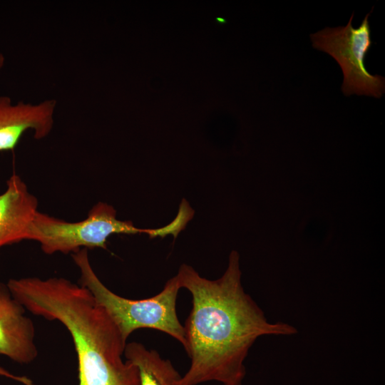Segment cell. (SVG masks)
Masks as SVG:
<instances>
[{
    "label": "cell",
    "mask_w": 385,
    "mask_h": 385,
    "mask_svg": "<svg viewBox=\"0 0 385 385\" xmlns=\"http://www.w3.org/2000/svg\"><path fill=\"white\" fill-rule=\"evenodd\" d=\"M189 221V215L178 210L173 221L164 227L138 228L130 220H118L113 206L100 202L89 210L86 218L77 222H68L38 211L31 225L29 240L38 242L47 255L73 254L81 249H106L107 240L113 234H147L150 237L172 235L175 238Z\"/></svg>",
    "instance_id": "3"
},
{
    "label": "cell",
    "mask_w": 385,
    "mask_h": 385,
    "mask_svg": "<svg viewBox=\"0 0 385 385\" xmlns=\"http://www.w3.org/2000/svg\"><path fill=\"white\" fill-rule=\"evenodd\" d=\"M80 271V284L87 288L107 311L126 342L134 331L149 328L166 333L185 348L184 327L176 312V300L181 288L177 276L170 279L158 294L143 299H130L110 290L98 278L89 260L87 249L73 254Z\"/></svg>",
    "instance_id": "4"
},
{
    "label": "cell",
    "mask_w": 385,
    "mask_h": 385,
    "mask_svg": "<svg viewBox=\"0 0 385 385\" xmlns=\"http://www.w3.org/2000/svg\"><path fill=\"white\" fill-rule=\"evenodd\" d=\"M26 309L0 282V354L19 364H29L38 355L35 329Z\"/></svg>",
    "instance_id": "7"
},
{
    "label": "cell",
    "mask_w": 385,
    "mask_h": 385,
    "mask_svg": "<svg viewBox=\"0 0 385 385\" xmlns=\"http://www.w3.org/2000/svg\"><path fill=\"white\" fill-rule=\"evenodd\" d=\"M123 354L136 366L140 385H175L181 378L170 360L139 342L126 344Z\"/></svg>",
    "instance_id": "9"
},
{
    "label": "cell",
    "mask_w": 385,
    "mask_h": 385,
    "mask_svg": "<svg viewBox=\"0 0 385 385\" xmlns=\"http://www.w3.org/2000/svg\"><path fill=\"white\" fill-rule=\"evenodd\" d=\"M4 62H5L4 56L1 53H0V71H1L2 68L4 67Z\"/></svg>",
    "instance_id": "11"
},
{
    "label": "cell",
    "mask_w": 385,
    "mask_h": 385,
    "mask_svg": "<svg viewBox=\"0 0 385 385\" xmlns=\"http://www.w3.org/2000/svg\"><path fill=\"white\" fill-rule=\"evenodd\" d=\"M33 314L61 322L73 339L78 385H140L138 371L123 360L126 342L107 311L85 287L63 277H24L7 283Z\"/></svg>",
    "instance_id": "2"
},
{
    "label": "cell",
    "mask_w": 385,
    "mask_h": 385,
    "mask_svg": "<svg viewBox=\"0 0 385 385\" xmlns=\"http://www.w3.org/2000/svg\"><path fill=\"white\" fill-rule=\"evenodd\" d=\"M0 376L13 379L24 385H34L32 380L25 376H18L9 372L0 366Z\"/></svg>",
    "instance_id": "10"
},
{
    "label": "cell",
    "mask_w": 385,
    "mask_h": 385,
    "mask_svg": "<svg viewBox=\"0 0 385 385\" xmlns=\"http://www.w3.org/2000/svg\"><path fill=\"white\" fill-rule=\"evenodd\" d=\"M366 15L360 26H352L354 13L345 26L327 27L310 35L314 48L327 53L339 63L343 72L342 91L346 96L356 94L381 98L385 91V78L372 75L366 68L364 61L372 41Z\"/></svg>",
    "instance_id": "5"
},
{
    "label": "cell",
    "mask_w": 385,
    "mask_h": 385,
    "mask_svg": "<svg viewBox=\"0 0 385 385\" xmlns=\"http://www.w3.org/2000/svg\"><path fill=\"white\" fill-rule=\"evenodd\" d=\"M38 200L17 174L6 181L0 194V249L29 240L31 225L38 212Z\"/></svg>",
    "instance_id": "8"
},
{
    "label": "cell",
    "mask_w": 385,
    "mask_h": 385,
    "mask_svg": "<svg viewBox=\"0 0 385 385\" xmlns=\"http://www.w3.org/2000/svg\"><path fill=\"white\" fill-rule=\"evenodd\" d=\"M55 100L38 104L12 103L8 96H0V151L13 150L22 135L29 130L36 139L50 133L53 125Z\"/></svg>",
    "instance_id": "6"
},
{
    "label": "cell",
    "mask_w": 385,
    "mask_h": 385,
    "mask_svg": "<svg viewBox=\"0 0 385 385\" xmlns=\"http://www.w3.org/2000/svg\"><path fill=\"white\" fill-rule=\"evenodd\" d=\"M176 276L180 287L192 295V309L183 326L190 365L175 385L208 381L242 385L246 375L244 362L257 338L297 333L288 324L269 322L245 292L239 255L235 251L226 271L217 279L202 277L185 264Z\"/></svg>",
    "instance_id": "1"
}]
</instances>
